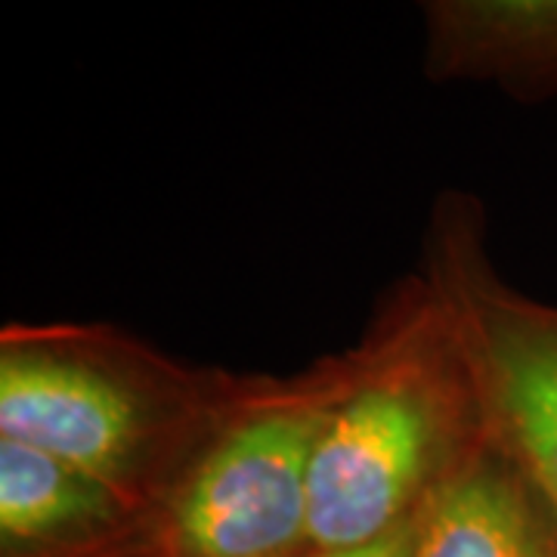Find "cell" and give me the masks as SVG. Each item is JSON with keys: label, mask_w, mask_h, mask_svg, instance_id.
Listing matches in <instances>:
<instances>
[{"label": "cell", "mask_w": 557, "mask_h": 557, "mask_svg": "<svg viewBox=\"0 0 557 557\" xmlns=\"http://www.w3.org/2000/svg\"><path fill=\"white\" fill-rule=\"evenodd\" d=\"M137 557H139V555H137Z\"/></svg>", "instance_id": "9c48e42d"}, {"label": "cell", "mask_w": 557, "mask_h": 557, "mask_svg": "<svg viewBox=\"0 0 557 557\" xmlns=\"http://www.w3.org/2000/svg\"><path fill=\"white\" fill-rule=\"evenodd\" d=\"M258 384L189 369L106 325L13 322L0 335V437L152 511Z\"/></svg>", "instance_id": "7a4b0ae2"}, {"label": "cell", "mask_w": 557, "mask_h": 557, "mask_svg": "<svg viewBox=\"0 0 557 557\" xmlns=\"http://www.w3.org/2000/svg\"><path fill=\"white\" fill-rule=\"evenodd\" d=\"M424 20L431 78L493 81L520 100L557 97V0H434Z\"/></svg>", "instance_id": "52a82bcc"}, {"label": "cell", "mask_w": 557, "mask_h": 557, "mask_svg": "<svg viewBox=\"0 0 557 557\" xmlns=\"http://www.w3.org/2000/svg\"><path fill=\"white\" fill-rule=\"evenodd\" d=\"M421 276L471 375L486 443L557 518V307L498 276L483 208L465 193L434 205Z\"/></svg>", "instance_id": "277c9868"}, {"label": "cell", "mask_w": 557, "mask_h": 557, "mask_svg": "<svg viewBox=\"0 0 557 557\" xmlns=\"http://www.w3.org/2000/svg\"><path fill=\"white\" fill-rule=\"evenodd\" d=\"M409 557H557V518L483 443L409 523Z\"/></svg>", "instance_id": "8992f818"}, {"label": "cell", "mask_w": 557, "mask_h": 557, "mask_svg": "<svg viewBox=\"0 0 557 557\" xmlns=\"http://www.w3.org/2000/svg\"><path fill=\"white\" fill-rule=\"evenodd\" d=\"M412 523V520H409ZM409 523L391 533V536L369 542V545H357V548H332V552H319L310 548L298 557H409Z\"/></svg>", "instance_id": "ba28073f"}, {"label": "cell", "mask_w": 557, "mask_h": 557, "mask_svg": "<svg viewBox=\"0 0 557 557\" xmlns=\"http://www.w3.org/2000/svg\"><path fill=\"white\" fill-rule=\"evenodd\" d=\"M341 379L310 461V548L403 530L486 443L478 397L424 276L391 298Z\"/></svg>", "instance_id": "6da1fadb"}, {"label": "cell", "mask_w": 557, "mask_h": 557, "mask_svg": "<svg viewBox=\"0 0 557 557\" xmlns=\"http://www.w3.org/2000/svg\"><path fill=\"white\" fill-rule=\"evenodd\" d=\"M338 379V357L300 379H260L149 511L139 557L310 552V461Z\"/></svg>", "instance_id": "3957f363"}, {"label": "cell", "mask_w": 557, "mask_h": 557, "mask_svg": "<svg viewBox=\"0 0 557 557\" xmlns=\"http://www.w3.org/2000/svg\"><path fill=\"white\" fill-rule=\"evenodd\" d=\"M149 508L72 461L0 437V557H137Z\"/></svg>", "instance_id": "5b68a950"}]
</instances>
